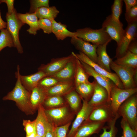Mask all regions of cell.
<instances>
[{"instance_id":"20","label":"cell","mask_w":137,"mask_h":137,"mask_svg":"<svg viewBox=\"0 0 137 137\" xmlns=\"http://www.w3.org/2000/svg\"><path fill=\"white\" fill-rule=\"evenodd\" d=\"M59 72L52 76L59 81H74L76 58L75 56Z\"/></svg>"},{"instance_id":"50","label":"cell","mask_w":137,"mask_h":137,"mask_svg":"<svg viewBox=\"0 0 137 137\" xmlns=\"http://www.w3.org/2000/svg\"></svg>"},{"instance_id":"11","label":"cell","mask_w":137,"mask_h":137,"mask_svg":"<svg viewBox=\"0 0 137 137\" xmlns=\"http://www.w3.org/2000/svg\"><path fill=\"white\" fill-rule=\"evenodd\" d=\"M74 57V52H72L67 56L53 59L47 64L41 65L38 68V71L42 72L46 76H52L60 71Z\"/></svg>"},{"instance_id":"18","label":"cell","mask_w":137,"mask_h":137,"mask_svg":"<svg viewBox=\"0 0 137 137\" xmlns=\"http://www.w3.org/2000/svg\"><path fill=\"white\" fill-rule=\"evenodd\" d=\"M94 80V92L91 98L88 102L90 106L94 108L108 103V95L106 89Z\"/></svg>"},{"instance_id":"38","label":"cell","mask_w":137,"mask_h":137,"mask_svg":"<svg viewBox=\"0 0 137 137\" xmlns=\"http://www.w3.org/2000/svg\"><path fill=\"white\" fill-rule=\"evenodd\" d=\"M38 24L40 28L45 33L50 34L52 32V22L47 19H39Z\"/></svg>"},{"instance_id":"29","label":"cell","mask_w":137,"mask_h":137,"mask_svg":"<svg viewBox=\"0 0 137 137\" xmlns=\"http://www.w3.org/2000/svg\"><path fill=\"white\" fill-rule=\"evenodd\" d=\"M59 12L56 7L53 6L39 8L35 13L39 19H46L52 21L57 17Z\"/></svg>"},{"instance_id":"36","label":"cell","mask_w":137,"mask_h":137,"mask_svg":"<svg viewBox=\"0 0 137 137\" xmlns=\"http://www.w3.org/2000/svg\"><path fill=\"white\" fill-rule=\"evenodd\" d=\"M121 125L124 137H137V130L132 129L127 122L122 118Z\"/></svg>"},{"instance_id":"28","label":"cell","mask_w":137,"mask_h":137,"mask_svg":"<svg viewBox=\"0 0 137 137\" xmlns=\"http://www.w3.org/2000/svg\"><path fill=\"white\" fill-rule=\"evenodd\" d=\"M114 62L119 65L137 69V55L128 51L124 56L117 58Z\"/></svg>"},{"instance_id":"15","label":"cell","mask_w":137,"mask_h":137,"mask_svg":"<svg viewBox=\"0 0 137 137\" xmlns=\"http://www.w3.org/2000/svg\"><path fill=\"white\" fill-rule=\"evenodd\" d=\"M115 116L113 114L110 104L107 103L94 108L89 119L93 121L108 123L111 121Z\"/></svg>"},{"instance_id":"7","label":"cell","mask_w":137,"mask_h":137,"mask_svg":"<svg viewBox=\"0 0 137 137\" xmlns=\"http://www.w3.org/2000/svg\"><path fill=\"white\" fill-rule=\"evenodd\" d=\"M111 69L114 71L122 82L123 88L126 89L136 88L133 76L137 69L123 66L116 64L113 60L110 64Z\"/></svg>"},{"instance_id":"14","label":"cell","mask_w":137,"mask_h":137,"mask_svg":"<svg viewBox=\"0 0 137 137\" xmlns=\"http://www.w3.org/2000/svg\"><path fill=\"white\" fill-rule=\"evenodd\" d=\"M105 123L91 121L88 119L78 128L73 137H90L94 134L98 133L104 126Z\"/></svg>"},{"instance_id":"39","label":"cell","mask_w":137,"mask_h":137,"mask_svg":"<svg viewBox=\"0 0 137 137\" xmlns=\"http://www.w3.org/2000/svg\"><path fill=\"white\" fill-rule=\"evenodd\" d=\"M71 122L64 125L54 127V137H67V133Z\"/></svg>"},{"instance_id":"42","label":"cell","mask_w":137,"mask_h":137,"mask_svg":"<svg viewBox=\"0 0 137 137\" xmlns=\"http://www.w3.org/2000/svg\"><path fill=\"white\" fill-rule=\"evenodd\" d=\"M2 3H4L7 5L8 12H7L9 14H11L13 12L14 8V0H0Z\"/></svg>"},{"instance_id":"3","label":"cell","mask_w":137,"mask_h":137,"mask_svg":"<svg viewBox=\"0 0 137 137\" xmlns=\"http://www.w3.org/2000/svg\"><path fill=\"white\" fill-rule=\"evenodd\" d=\"M75 32L76 37L98 45L109 43L112 40L102 28L99 29H93L85 27L78 29Z\"/></svg>"},{"instance_id":"10","label":"cell","mask_w":137,"mask_h":137,"mask_svg":"<svg viewBox=\"0 0 137 137\" xmlns=\"http://www.w3.org/2000/svg\"><path fill=\"white\" fill-rule=\"evenodd\" d=\"M74 54L77 58L91 67L97 73L110 79L118 87L124 89L122 82L115 73L109 72L106 71L80 52L78 54H76L74 53Z\"/></svg>"},{"instance_id":"45","label":"cell","mask_w":137,"mask_h":137,"mask_svg":"<svg viewBox=\"0 0 137 137\" xmlns=\"http://www.w3.org/2000/svg\"><path fill=\"white\" fill-rule=\"evenodd\" d=\"M45 137H54L53 126L49 128L48 130Z\"/></svg>"},{"instance_id":"9","label":"cell","mask_w":137,"mask_h":137,"mask_svg":"<svg viewBox=\"0 0 137 137\" xmlns=\"http://www.w3.org/2000/svg\"><path fill=\"white\" fill-rule=\"evenodd\" d=\"M122 41L117 46L115 57L117 58L124 56L128 51V47L131 42L137 39V22L128 24Z\"/></svg>"},{"instance_id":"16","label":"cell","mask_w":137,"mask_h":137,"mask_svg":"<svg viewBox=\"0 0 137 137\" xmlns=\"http://www.w3.org/2000/svg\"><path fill=\"white\" fill-rule=\"evenodd\" d=\"M38 114L35 120L37 134L45 137L48 130L53 126L49 122L46 115L45 109L42 105L37 108Z\"/></svg>"},{"instance_id":"31","label":"cell","mask_w":137,"mask_h":137,"mask_svg":"<svg viewBox=\"0 0 137 137\" xmlns=\"http://www.w3.org/2000/svg\"><path fill=\"white\" fill-rule=\"evenodd\" d=\"M120 117L117 113L111 121L107 123L109 130H107L108 126H104L102 128L103 132L99 137H116L118 130L115 125L117 120Z\"/></svg>"},{"instance_id":"48","label":"cell","mask_w":137,"mask_h":137,"mask_svg":"<svg viewBox=\"0 0 137 137\" xmlns=\"http://www.w3.org/2000/svg\"><path fill=\"white\" fill-rule=\"evenodd\" d=\"M36 137H42L41 136H40L38 135V134H37V135H36Z\"/></svg>"},{"instance_id":"17","label":"cell","mask_w":137,"mask_h":137,"mask_svg":"<svg viewBox=\"0 0 137 137\" xmlns=\"http://www.w3.org/2000/svg\"><path fill=\"white\" fill-rule=\"evenodd\" d=\"M80 61L84 71L89 77H93L98 83L106 89L108 95V103L110 104V92L113 84L111 82V80L97 73L89 65Z\"/></svg>"},{"instance_id":"40","label":"cell","mask_w":137,"mask_h":137,"mask_svg":"<svg viewBox=\"0 0 137 137\" xmlns=\"http://www.w3.org/2000/svg\"><path fill=\"white\" fill-rule=\"evenodd\" d=\"M125 15L128 24L137 22V5L126 11Z\"/></svg>"},{"instance_id":"4","label":"cell","mask_w":137,"mask_h":137,"mask_svg":"<svg viewBox=\"0 0 137 137\" xmlns=\"http://www.w3.org/2000/svg\"><path fill=\"white\" fill-rule=\"evenodd\" d=\"M45 111L54 127L63 126L71 122L75 114L70 111L66 104L58 108L45 109Z\"/></svg>"},{"instance_id":"47","label":"cell","mask_w":137,"mask_h":137,"mask_svg":"<svg viewBox=\"0 0 137 137\" xmlns=\"http://www.w3.org/2000/svg\"><path fill=\"white\" fill-rule=\"evenodd\" d=\"M37 134L36 131V130L33 132L29 135L26 136V137H36Z\"/></svg>"},{"instance_id":"21","label":"cell","mask_w":137,"mask_h":137,"mask_svg":"<svg viewBox=\"0 0 137 137\" xmlns=\"http://www.w3.org/2000/svg\"><path fill=\"white\" fill-rule=\"evenodd\" d=\"M17 15L22 22L29 26V28L27 31L29 34L35 35L37 31L40 29L38 24L39 19L35 13H17Z\"/></svg>"},{"instance_id":"32","label":"cell","mask_w":137,"mask_h":137,"mask_svg":"<svg viewBox=\"0 0 137 137\" xmlns=\"http://www.w3.org/2000/svg\"><path fill=\"white\" fill-rule=\"evenodd\" d=\"M43 104L48 109L58 108L66 104L63 96H48Z\"/></svg>"},{"instance_id":"22","label":"cell","mask_w":137,"mask_h":137,"mask_svg":"<svg viewBox=\"0 0 137 137\" xmlns=\"http://www.w3.org/2000/svg\"><path fill=\"white\" fill-rule=\"evenodd\" d=\"M109 43L98 46L96 49L97 55L96 64L108 72H112L110 65L112 59L110 57L106 51L107 46Z\"/></svg>"},{"instance_id":"2","label":"cell","mask_w":137,"mask_h":137,"mask_svg":"<svg viewBox=\"0 0 137 137\" xmlns=\"http://www.w3.org/2000/svg\"><path fill=\"white\" fill-rule=\"evenodd\" d=\"M117 113L133 130H137V95L135 93L128 98L119 108Z\"/></svg>"},{"instance_id":"30","label":"cell","mask_w":137,"mask_h":137,"mask_svg":"<svg viewBox=\"0 0 137 137\" xmlns=\"http://www.w3.org/2000/svg\"><path fill=\"white\" fill-rule=\"evenodd\" d=\"M76 58V65L74 77L75 86L81 83L89 82L88 78L89 76L84 71L80 61Z\"/></svg>"},{"instance_id":"23","label":"cell","mask_w":137,"mask_h":137,"mask_svg":"<svg viewBox=\"0 0 137 137\" xmlns=\"http://www.w3.org/2000/svg\"><path fill=\"white\" fill-rule=\"evenodd\" d=\"M46 75L43 72L38 71L35 73L28 75H22L20 74V79L23 86L31 92L34 88L37 86L40 81Z\"/></svg>"},{"instance_id":"41","label":"cell","mask_w":137,"mask_h":137,"mask_svg":"<svg viewBox=\"0 0 137 137\" xmlns=\"http://www.w3.org/2000/svg\"><path fill=\"white\" fill-rule=\"evenodd\" d=\"M23 125L24 127L26 136L29 135L36 130L35 120L33 121L24 120Z\"/></svg>"},{"instance_id":"25","label":"cell","mask_w":137,"mask_h":137,"mask_svg":"<svg viewBox=\"0 0 137 137\" xmlns=\"http://www.w3.org/2000/svg\"><path fill=\"white\" fill-rule=\"evenodd\" d=\"M52 32L58 40H63L67 37L75 36V32H72L67 29L66 25L57 22L55 20L52 21Z\"/></svg>"},{"instance_id":"35","label":"cell","mask_w":137,"mask_h":137,"mask_svg":"<svg viewBox=\"0 0 137 137\" xmlns=\"http://www.w3.org/2000/svg\"><path fill=\"white\" fill-rule=\"evenodd\" d=\"M59 82L56 79L52 76H46L40 81L37 86L47 89L53 87Z\"/></svg>"},{"instance_id":"46","label":"cell","mask_w":137,"mask_h":137,"mask_svg":"<svg viewBox=\"0 0 137 137\" xmlns=\"http://www.w3.org/2000/svg\"><path fill=\"white\" fill-rule=\"evenodd\" d=\"M2 3L0 1V5ZM7 23L3 20L1 16V13L0 10V30L6 28Z\"/></svg>"},{"instance_id":"27","label":"cell","mask_w":137,"mask_h":137,"mask_svg":"<svg viewBox=\"0 0 137 137\" xmlns=\"http://www.w3.org/2000/svg\"><path fill=\"white\" fill-rule=\"evenodd\" d=\"M64 99L69 105L72 111L77 114L81 109L82 104L81 99L75 89L64 96Z\"/></svg>"},{"instance_id":"19","label":"cell","mask_w":137,"mask_h":137,"mask_svg":"<svg viewBox=\"0 0 137 137\" xmlns=\"http://www.w3.org/2000/svg\"><path fill=\"white\" fill-rule=\"evenodd\" d=\"M45 89L48 96H63L75 89L74 81H60L53 87Z\"/></svg>"},{"instance_id":"1","label":"cell","mask_w":137,"mask_h":137,"mask_svg":"<svg viewBox=\"0 0 137 137\" xmlns=\"http://www.w3.org/2000/svg\"><path fill=\"white\" fill-rule=\"evenodd\" d=\"M20 66L18 65L15 72L16 81L15 86L11 91L3 98V100L14 101L20 108L27 114L33 113L35 110L31 104V92L27 90L21 83L20 79Z\"/></svg>"},{"instance_id":"24","label":"cell","mask_w":137,"mask_h":137,"mask_svg":"<svg viewBox=\"0 0 137 137\" xmlns=\"http://www.w3.org/2000/svg\"><path fill=\"white\" fill-rule=\"evenodd\" d=\"M48 97L46 90L37 86L31 92L30 99L31 105L35 110L40 105H42Z\"/></svg>"},{"instance_id":"5","label":"cell","mask_w":137,"mask_h":137,"mask_svg":"<svg viewBox=\"0 0 137 137\" xmlns=\"http://www.w3.org/2000/svg\"><path fill=\"white\" fill-rule=\"evenodd\" d=\"M17 13L15 9L11 14L6 13V29L12 38L14 47L16 48L18 53L21 54L23 53V50L19 40V33L20 30L25 24L18 18Z\"/></svg>"},{"instance_id":"26","label":"cell","mask_w":137,"mask_h":137,"mask_svg":"<svg viewBox=\"0 0 137 137\" xmlns=\"http://www.w3.org/2000/svg\"><path fill=\"white\" fill-rule=\"evenodd\" d=\"M95 80L92 82L89 81L75 86V89L80 97L89 101L93 94L95 85Z\"/></svg>"},{"instance_id":"6","label":"cell","mask_w":137,"mask_h":137,"mask_svg":"<svg viewBox=\"0 0 137 137\" xmlns=\"http://www.w3.org/2000/svg\"><path fill=\"white\" fill-rule=\"evenodd\" d=\"M137 88L126 89H120L113 84L111 89L110 98V106L114 115L117 114L121 105L127 99L136 93Z\"/></svg>"},{"instance_id":"13","label":"cell","mask_w":137,"mask_h":137,"mask_svg":"<svg viewBox=\"0 0 137 137\" xmlns=\"http://www.w3.org/2000/svg\"><path fill=\"white\" fill-rule=\"evenodd\" d=\"M71 42L79 52L84 54L96 63L97 58L96 49L98 45L91 44L76 36L71 38Z\"/></svg>"},{"instance_id":"44","label":"cell","mask_w":137,"mask_h":137,"mask_svg":"<svg viewBox=\"0 0 137 137\" xmlns=\"http://www.w3.org/2000/svg\"><path fill=\"white\" fill-rule=\"evenodd\" d=\"M128 51L136 55H137V39L132 41L129 45Z\"/></svg>"},{"instance_id":"43","label":"cell","mask_w":137,"mask_h":137,"mask_svg":"<svg viewBox=\"0 0 137 137\" xmlns=\"http://www.w3.org/2000/svg\"><path fill=\"white\" fill-rule=\"evenodd\" d=\"M123 1L125 4L126 11L137 5V0H124Z\"/></svg>"},{"instance_id":"49","label":"cell","mask_w":137,"mask_h":137,"mask_svg":"<svg viewBox=\"0 0 137 137\" xmlns=\"http://www.w3.org/2000/svg\"><path fill=\"white\" fill-rule=\"evenodd\" d=\"M121 137H124V136L123 135H122Z\"/></svg>"},{"instance_id":"8","label":"cell","mask_w":137,"mask_h":137,"mask_svg":"<svg viewBox=\"0 0 137 137\" xmlns=\"http://www.w3.org/2000/svg\"><path fill=\"white\" fill-rule=\"evenodd\" d=\"M101 28L112 40L116 42L117 46L119 45L125 32L123 24L121 22L118 23L114 20L110 14L106 17L102 24Z\"/></svg>"},{"instance_id":"33","label":"cell","mask_w":137,"mask_h":137,"mask_svg":"<svg viewBox=\"0 0 137 137\" xmlns=\"http://www.w3.org/2000/svg\"><path fill=\"white\" fill-rule=\"evenodd\" d=\"M0 30V52L7 47H14L13 39L8 30L4 29Z\"/></svg>"},{"instance_id":"12","label":"cell","mask_w":137,"mask_h":137,"mask_svg":"<svg viewBox=\"0 0 137 137\" xmlns=\"http://www.w3.org/2000/svg\"><path fill=\"white\" fill-rule=\"evenodd\" d=\"M81 98L83 101L82 107L76 114V117L72 123L71 128L67 134V137H73L74 136L80 126L89 119L91 112L94 108L90 106L88 101Z\"/></svg>"},{"instance_id":"34","label":"cell","mask_w":137,"mask_h":137,"mask_svg":"<svg viewBox=\"0 0 137 137\" xmlns=\"http://www.w3.org/2000/svg\"><path fill=\"white\" fill-rule=\"evenodd\" d=\"M123 5V0H114L111 7V17L114 20L118 23L121 22L119 18L122 12Z\"/></svg>"},{"instance_id":"37","label":"cell","mask_w":137,"mask_h":137,"mask_svg":"<svg viewBox=\"0 0 137 137\" xmlns=\"http://www.w3.org/2000/svg\"><path fill=\"white\" fill-rule=\"evenodd\" d=\"M48 0H32L30 1V7L29 13H35L39 8L42 7H49Z\"/></svg>"}]
</instances>
